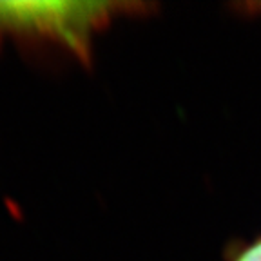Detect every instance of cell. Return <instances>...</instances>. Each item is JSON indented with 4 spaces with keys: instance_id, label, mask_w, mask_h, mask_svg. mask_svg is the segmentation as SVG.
Instances as JSON below:
<instances>
[{
    "instance_id": "obj_2",
    "label": "cell",
    "mask_w": 261,
    "mask_h": 261,
    "mask_svg": "<svg viewBox=\"0 0 261 261\" xmlns=\"http://www.w3.org/2000/svg\"><path fill=\"white\" fill-rule=\"evenodd\" d=\"M227 261H261V238L228 247Z\"/></svg>"
},
{
    "instance_id": "obj_3",
    "label": "cell",
    "mask_w": 261,
    "mask_h": 261,
    "mask_svg": "<svg viewBox=\"0 0 261 261\" xmlns=\"http://www.w3.org/2000/svg\"><path fill=\"white\" fill-rule=\"evenodd\" d=\"M230 8L245 16H261V2H241V4H234Z\"/></svg>"
},
{
    "instance_id": "obj_1",
    "label": "cell",
    "mask_w": 261,
    "mask_h": 261,
    "mask_svg": "<svg viewBox=\"0 0 261 261\" xmlns=\"http://www.w3.org/2000/svg\"><path fill=\"white\" fill-rule=\"evenodd\" d=\"M149 4L127 2H0V42L55 47L86 60L93 37L118 16L143 15Z\"/></svg>"
}]
</instances>
